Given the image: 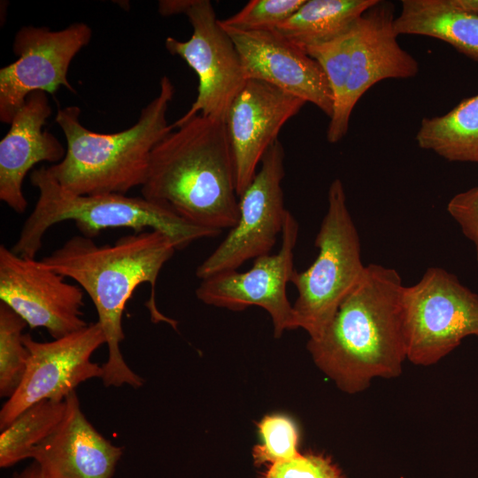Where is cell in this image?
Returning <instances> with one entry per match:
<instances>
[{
	"label": "cell",
	"mask_w": 478,
	"mask_h": 478,
	"mask_svg": "<svg viewBox=\"0 0 478 478\" xmlns=\"http://www.w3.org/2000/svg\"><path fill=\"white\" fill-rule=\"evenodd\" d=\"M176 247L165 234L146 230L120 237L112 244L99 245L92 238L74 235L41 261L64 277L75 281L92 300L108 347L103 364L104 386L124 384L140 388L143 380L127 366L120 344L125 335L122 316L127 301L143 283L151 289L147 304L154 321H171L155 304L157 279Z\"/></svg>",
	"instance_id": "obj_1"
},
{
	"label": "cell",
	"mask_w": 478,
	"mask_h": 478,
	"mask_svg": "<svg viewBox=\"0 0 478 478\" xmlns=\"http://www.w3.org/2000/svg\"><path fill=\"white\" fill-rule=\"evenodd\" d=\"M397 270L370 264L334 317L307 348L316 366L344 392L367 389L374 378H395L407 358Z\"/></svg>",
	"instance_id": "obj_2"
},
{
	"label": "cell",
	"mask_w": 478,
	"mask_h": 478,
	"mask_svg": "<svg viewBox=\"0 0 478 478\" xmlns=\"http://www.w3.org/2000/svg\"><path fill=\"white\" fill-rule=\"evenodd\" d=\"M142 197L220 234L238 220L235 169L226 121L202 115L153 149Z\"/></svg>",
	"instance_id": "obj_3"
},
{
	"label": "cell",
	"mask_w": 478,
	"mask_h": 478,
	"mask_svg": "<svg viewBox=\"0 0 478 478\" xmlns=\"http://www.w3.org/2000/svg\"><path fill=\"white\" fill-rule=\"evenodd\" d=\"M174 90L164 75L158 94L142 109L137 121L116 133L85 127L76 105L59 108L55 121L65 135L66 152L48 171L62 187L77 195L126 194L142 187L153 149L173 130L166 112Z\"/></svg>",
	"instance_id": "obj_4"
},
{
	"label": "cell",
	"mask_w": 478,
	"mask_h": 478,
	"mask_svg": "<svg viewBox=\"0 0 478 478\" xmlns=\"http://www.w3.org/2000/svg\"><path fill=\"white\" fill-rule=\"evenodd\" d=\"M30 181L38 190V199L12 248L24 258H35L48 229L66 220L74 221L82 235L90 238L107 228L127 227L135 233L157 230L167 235L176 250L220 235L193 225L168 206L143 197L74 194L62 187L45 166L35 169Z\"/></svg>",
	"instance_id": "obj_5"
},
{
	"label": "cell",
	"mask_w": 478,
	"mask_h": 478,
	"mask_svg": "<svg viewBox=\"0 0 478 478\" xmlns=\"http://www.w3.org/2000/svg\"><path fill=\"white\" fill-rule=\"evenodd\" d=\"M315 246L319 252L312 264L305 271L295 270L290 279L298 293L293 305L297 327L305 329L310 339L322 334L366 266L362 262L359 235L340 179L329 186L328 210Z\"/></svg>",
	"instance_id": "obj_6"
},
{
	"label": "cell",
	"mask_w": 478,
	"mask_h": 478,
	"mask_svg": "<svg viewBox=\"0 0 478 478\" xmlns=\"http://www.w3.org/2000/svg\"><path fill=\"white\" fill-rule=\"evenodd\" d=\"M158 12L163 16L186 15L193 29L188 41L171 36L165 41L167 51L181 58L198 78L197 96L185 114L171 124L173 129L197 115L226 120L247 79L235 43L220 26L212 3L164 0L158 2Z\"/></svg>",
	"instance_id": "obj_7"
},
{
	"label": "cell",
	"mask_w": 478,
	"mask_h": 478,
	"mask_svg": "<svg viewBox=\"0 0 478 478\" xmlns=\"http://www.w3.org/2000/svg\"><path fill=\"white\" fill-rule=\"evenodd\" d=\"M407 359L428 366L470 335L478 337V294L453 274L432 266L402 295Z\"/></svg>",
	"instance_id": "obj_8"
},
{
	"label": "cell",
	"mask_w": 478,
	"mask_h": 478,
	"mask_svg": "<svg viewBox=\"0 0 478 478\" xmlns=\"http://www.w3.org/2000/svg\"><path fill=\"white\" fill-rule=\"evenodd\" d=\"M284 150L279 140L264 155L253 181L239 197V216L220 245L197 266L200 280L237 270L250 259L270 254L281 234L288 210L281 182Z\"/></svg>",
	"instance_id": "obj_9"
},
{
	"label": "cell",
	"mask_w": 478,
	"mask_h": 478,
	"mask_svg": "<svg viewBox=\"0 0 478 478\" xmlns=\"http://www.w3.org/2000/svg\"><path fill=\"white\" fill-rule=\"evenodd\" d=\"M23 343L28 351L27 369L0 411L1 430L33 405L65 401L79 384L103 375L102 366L91 360L106 343L98 321L51 342H36L24 334Z\"/></svg>",
	"instance_id": "obj_10"
},
{
	"label": "cell",
	"mask_w": 478,
	"mask_h": 478,
	"mask_svg": "<svg viewBox=\"0 0 478 478\" xmlns=\"http://www.w3.org/2000/svg\"><path fill=\"white\" fill-rule=\"evenodd\" d=\"M91 37L90 27L81 22L57 31L46 27L19 28L12 44L18 58L0 69V120L10 124L33 92L54 95L63 86L74 93L67 78L69 66Z\"/></svg>",
	"instance_id": "obj_11"
},
{
	"label": "cell",
	"mask_w": 478,
	"mask_h": 478,
	"mask_svg": "<svg viewBox=\"0 0 478 478\" xmlns=\"http://www.w3.org/2000/svg\"><path fill=\"white\" fill-rule=\"evenodd\" d=\"M299 226L288 211L281 234V247L274 254L253 259L245 272L237 270L219 273L201 280L196 289L203 303L242 311L251 305L265 309L272 318L275 337L285 330L297 328L293 305L287 297L294 268V250Z\"/></svg>",
	"instance_id": "obj_12"
},
{
	"label": "cell",
	"mask_w": 478,
	"mask_h": 478,
	"mask_svg": "<svg viewBox=\"0 0 478 478\" xmlns=\"http://www.w3.org/2000/svg\"><path fill=\"white\" fill-rule=\"evenodd\" d=\"M42 261L0 246V299L31 328L58 339L89 324L82 318L83 289L64 281Z\"/></svg>",
	"instance_id": "obj_13"
},
{
	"label": "cell",
	"mask_w": 478,
	"mask_h": 478,
	"mask_svg": "<svg viewBox=\"0 0 478 478\" xmlns=\"http://www.w3.org/2000/svg\"><path fill=\"white\" fill-rule=\"evenodd\" d=\"M390 3L379 1L355 26L350 74L343 104L329 120L327 139L331 143L347 134L351 112L362 96L385 79H408L417 75L418 61L397 42Z\"/></svg>",
	"instance_id": "obj_14"
},
{
	"label": "cell",
	"mask_w": 478,
	"mask_h": 478,
	"mask_svg": "<svg viewBox=\"0 0 478 478\" xmlns=\"http://www.w3.org/2000/svg\"><path fill=\"white\" fill-rule=\"evenodd\" d=\"M306 103L258 80H248L233 101L226 127L233 153L238 197L253 181L285 123Z\"/></svg>",
	"instance_id": "obj_15"
},
{
	"label": "cell",
	"mask_w": 478,
	"mask_h": 478,
	"mask_svg": "<svg viewBox=\"0 0 478 478\" xmlns=\"http://www.w3.org/2000/svg\"><path fill=\"white\" fill-rule=\"evenodd\" d=\"M222 27L235 43L247 81L258 80L274 86L314 104L330 119L334 98L326 74L315 59L276 30L246 32Z\"/></svg>",
	"instance_id": "obj_16"
},
{
	"label": "cell",
	"mask_w": 478,
	"mask_h": 478,
	"mask_svg": "<svg viewBox=\"0 0 478 478\" xmlns=\"http://www.w3.org/2000/svg\"><path fill=\"white\" fill-rule=\"evenodd\" d=\"M65 400L63 420L33 448L30 458L42 478H112L123 448L107 440L86 419L75 391Z\"/></svg>",
	"instance_id": "obj_17"
},
{
	"label": "cell",
	"mask_w": 478,
	"mask_h": 478,
	"mask_svg": "<svg viewBox=\"0 0 478 478\" xmlns=\"http://www.w3.org/2000/svg\"><path fill=\"white\" fill-rule=\"evenodd\" d=\"M51 112L45 92L31 93L0 142V199L18 213L27 207L22 190L27 173L42 161L59 163L66 152L53 134L42 129Z\"/></svg>",
	"instance_id": "obj_18"
},
{
	"label": "cell",
	"mask_w": 478,
	"mask_h": 478,
	"mask_svg": "<svg viewBox=\"0 0 478 478\" xmlns=\"http://www.w3.org/2000/svg\"><path fill=\"white\" fill-rule=\"evenodd\" d=\"M394 28L397 35L441 40L478 62V15L455 8L449 0H403Z\"/></svg>",
	"instance_id": "obj_19"
},
{
	"label": "cell",
	"mask_w": 478,
	"mask_h": 478,
	"mask_svg": "<svg viewBox=\"0 0 478 478\" xmlns=\"http://www.w3.org/2000/svg\"><path fill=\"white\" fill-rule=\"evenodd\" d=\"M379 0H305L275 30L293 45L307 49L349 32Z\"/></svg>",
	"instance_id": "obj_20"
},
{
	"label": "cell",
	"mask_w": 478,
	"mask_h": 478,
	"mask_svg": "<svg viewBox=\"0 0 478 478\" xmlns=\"http://www.w3.org/2000/svg\"><path fill=\"white\" fill-rule=\"evenodd\" d=\"M415 139L420 148L449 161L478 163V95L443 115L423 118Z\"/></svg>",
	"instance_id": "obj_21"
},
{
	"label": "cell",
	"mask_w": 478,
	"mask_h": 478,
	"mask_svg": "<svg viewBox=\"0 0 478 478\" xmlns=\"http://www.w3.org/2000/svg\"><path fill=\"white\" fill-rule=\"evenodd\" d=\"M66 400H44L26 409L0 435V466L6 468L30 458L31 451L58 426Z\"/></svg>",
	"instance_id": "obj_22"
},
{
	"label": "cell",
	"mask_w": 478,
	"mask_h": 478,
	"mask_svg": "<svg viewBox=\"0 0 478 478\" xmlns=\"http://www.w3.org/2000/svg\"><path fill=\"white\" fill-rule=\"evenodd\" d=\"M27 322L0 302V396L11 397L27 369L28 351L23 343Z\"/></svg>",
	"instance_id": "obj_23"
},
{
	"label": "cell",
	"mask_w": 478,
	"mask_h": 478,
	"mask_svg": "<svg viewBox=\"0 0 478 478\" xmlns=\"http://www.w3.org/2000/svg\"><path fill=\"white\" fill-rule=\"evenodd\" d=\"M355 26L344 35L305 50L319 63L326 74L334 98L332 116L340 111L344 101Z\"/></svg>",
	"instance_id": "obj_24"
},
{
	"label": "cell",
	"mask_w": 478,
	"mask_h": 478,
	"mask_svg": "<svg viewBox=\"0 0 478 478\" xmlns=\"http://www.w3.org/2000/svg\"><path fill=\"white\" fill-rule=\"evenodd\" d=\"M305 0H251L235 14L220 19L224 27L240 31L275 30L289 19Z\"/></svg>",
	"instance_id": "obj_25"
},
{
	"label": "cell",
	"mask_w": 478,
	"mask_h": 478,
	"mask_svg": "<svg viewBox=\"0 0 478 478\" xmlns=\"http://www.w3.org/2000/svg\"><path fill=\"white\" fill-rule=\"evenodd\" d=\"M262 443L253 448L257 465L276 463L289 459L298 454V435L293 421L282 415L265 417L258 423Z\"/></svg>",
	"instance_id": "obj_26"
},
{
	"label": "cell",
	"mask_w": 478,
	"mask_h": 478,
	"mask_svg": "<svg viewBox=\"0 0 478 478\" xmlns=\"http://www.w3.org/2000/svg\"><path fill=\"white\" fill-rule=\"evenodd\" d=\"M264 478H344L340 469L323 455L297 454L274 463Z\"/></svg>",
	"instance_id": "obj_27"
},
{
	"label": "cell",
	"mask_w": 478,
	"mask_h": 478,
	"mask_svg": "<svg viewBox=\"0 0 478 478\" xmlns=\"http://www.w3.org/2000/svg\"><path fill=\"white\" fill-rule=\"evenodd\" d=\"M447 211L475 246L478 263V186L453 196Z\"/></svg>",
	"instance_id": "obj_28"
},
{
	"label": "cell",
	"mask_w": 478,
	"mask_h": 478,
	"mask_svg": "<svg viewBox=\"0 0 478 478\" xmlns=\"http://www.w3.org/2000/svg\"><path fill=\"white\" fill-rule=\"evenodd\" d=\"M457 9L478 15V0H449Z\"/></svg>",
	"instance_id": "obj_29"
},
{
	"label": "cell",
	"mask_w": 478,
	"mask_h": 478,
	"mask_svg": "<svg viewBox=\"0 0 478 478\" xmlns=\"http://www.w3.org/2000/svg\"><path fill=\"white\" fill-rule=\"evenodd\" d=\"M12 478H42L40 468L35 461Z\"/></svg>",
	"instance_id": "obj_30"
}]
</instances>
